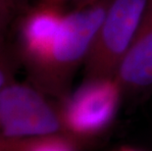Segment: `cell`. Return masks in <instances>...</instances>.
<instances>
[{
    "mask_svg": "<svg viewBox=\"0 0 152 151\" xmlns=\"http://www.w3.org/2000/svg\"><path fill=\"white\" fill-rule=\"evenodd\" d=\"M31 139H12L0 136V151H25Z\"/></svg>",
    "mask_w": 152,
    "mask_h": 151,
    "instance_id": "ba28073f",
    "label": "cell"
},
{
    "mask_svg": "<svg viewBox=\"0 0 152 151\" xmlns=\"http://www.w3.org/2000/svg\"><path fill=\"white\" fill-rule=\"evenodd\" d=\"M30 82H12L0 90V136L37 139L64 133L59 107Z\"/></svg>",
    "mask_w": 152,
    "mask_h": 151,
    "instance_id": "3957f363",
    "label": "cell"
},
{
    "mask_svg": "<svg viewBox=\"0 0 152 151\" xmlns=\"http://www.w3.org/2000/svg\"><path fill=\"white\" fill-rule=\"evenodd\" d=\"M114 151H140L137 148H134V147H131V146H122L120 148L116 149Z\"/></svg>",
    "mask_w": 152,
    "mask_h": 151,
    "instance_id": "7c38bea8",
    "label": "cell"
},
{
    "mask_svg": "<svg viewBox=\"0 0 152 151\" xmlns=\"http://www.w3.org/2000/svg\"><path fill=\"white\" fill-rule=\"evenodd\" d=\"M115 78L124 93L143 92L152 88V0H147L137 34Z\"/></svg>",
    "mask_w": 152,
    "mask_h": 151,
    "instance_id": "5b68a950",
    "label": "cell"
},
{
    "mask_svg": "<svg viewBox=\"0 0 152 151\" xmlns=\"http://www.w3.org/2000/svg\"><path fill=\"white\" fill-rule=\"evenodd\" d=\"M1 30L0 28V90L15 81L16 71L20 65L15 49L4 41Z\"/></svg>",
    "mask_w": 152,
    "mask_h": 151,
    "instance_id": "52a82bcc",
    "label": "cell"
},
{
    "mask_svg": "<svg viewBox=\"0 0 152 151\" xmlns=\"http://www.w3.org/2000/svg\"><path fill=\"white\" fill-rule=\"evenodd\" d=\"M15 13L11 4L7 0H0V28L4 27V24L9 20V18Z\"/></svg>",
    "mask_w": 152,
    "mask_h": 151,
    "instance_id": "9c48e42d",
    "label": "cell"
},
{
    "mask_svg": "<svg viewBox=\"0 0 152 151\" xmlns=\"http://www.w3.org/2000/svg\"><path fill=\"white\" fill-rule=\"evenodd\" d=\"M98 0H76V5L77 8H83V7H86V6H89L91 4H94V3L97 2Z\"/></svg>",
    "mask_w": 152,
    "mask_h": 151,
    "instance_id": "8fae6325",
    "label": "cell"
},
{
    "mask_svg": "<svg viewBox=\"0 0 152 151\" xmlns=\"http://www.w3.org/2000/svg\"><path fill=\"white\" fill-rule=\"evenodd\" d=\"M147 0H111L85 63L86 79L115 78L134 42Z\"/></svg>",
    "mask_w": 152,
    "mask_h": 151,
    "instance_id": "7a4b0ae2",
    "label": "cell"
},
{
    "mask_svg": "<svg viewBox=\"0 0 152 151\" xmlns=\"http://www.w3.org/2000/svg\"><path fill=\"white\" fill-rule=\"evenodd\" d=\"M25 151H77L76 139L67 133L31 139Z\"/></svg>",
    "mask_w": 152,
    "mask_h": 151,
    "instance_id": "8992f818",
    "label": "cell"
},
{
    "mask_svg": "<svg viewBox=\"0 0 152 151\" xmlns=\"http://www.w3.org/2000/svg\"><path fill=\"white\" fill-rule=\"evenodd\" d=\"M44 1H47V2H51V3H54V4H61V2L64 1V0H44Z\"/></svg>",
    "mask_w": 152,
    "mask_h": 151,
    "instance_id": "4fadbf2b",
    "label": "cell"
},
{
    "mask_svg": "<svg viewBox=\"0 0 152 151\" xmlns=\"http://www.w3.org/2000/svg\"><path fill=\"white\" fill-rule=\"evenodd\" d=\"M7 1L11 4L15 12L23 13L28 8V0H7Z\"/></svg>",
    "mask_w": 152,
    "mask_h": 151,
    "instance_id": "30bf717a",
    "label": "cell"
},
{
    "mask_svg": "<svg viewBox=\"0 0 152 151\" xmlns=\"http://www.w3.org/2000/svg\"><path fill=\"white\" fill-rule=\"evenodd\" d=\"M124 91L116 78L86 79L59 106L64 133L88 137L102 133L117 115Z\"/></svg>",
    "mask_w": 152,
    "mask_h": 151,
    "instance_id": "277c9868",
    "label": "cell"
},
{
    "mask_svg": "<svg viewBox=\"0 0 152 151\" xmlns=\"http://www.w3.org/2000/svg\"><path fill=\"white\" fill-rule=\"evenodd\" d=\"M111 0L66 12L63 22L23 64L28 82L45 95L63 99L69 94L76 71L85 64Z\"/></svg>",
    "mask_w": 152,
    "mask_h": 151,
    "instance_id": "6da1fadb",
    "label": "cell"
}]
</instances>
